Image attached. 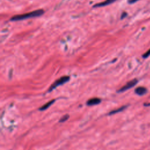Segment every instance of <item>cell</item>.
<instances>
[{
    "label": "cell",
    "instance_id": "5",
    "mask_svg": "<svg viewBox=\"0 0 150 150\" xmlns=\"http://www.w3.org/2000/svg\"><path fill=\"white\" fill-rule=\"evenodd\" d=\"M101 100L100 98H92L90 100H88L87 101V105H89V106H91V105H95L97 104H98L101 103Z\"/></svg>",
    "mask_w": 150,
    "mask_h": 150
},
{
    "label": "cell",
    "instance_id": "9",
    "mask_svg": "<svg viewBox=\"0 0 150 150\" xmlns=\"http://www.w3.org/2000/svg\"><path fill=\"white\" fill-rule=\"evenodd\" d=\"M69 118V115H64V116H63L62 117H61V118L59 120L60 122H63L66 121H67Z\"/></svg>",
    "mask_w": 150,
    "mask_h": 150
},
{
    "label": "cell",
    "instance_id": "8",
    "mask_svg": "<svg viewBox=\"0 0 150 150\" xmlns=\"http://www.w3.org/2000/svg\"><path fill=\"white\" fill-rule=\"evenodd\" d=\"M126 106H123V107H121L120 108H119L118 109H117V110H113V111H111V112H109L108 115H112V114H116L120 111H122L124 108H125Z\"/></svg>",
    "mask_w": 150,
    "mask_h": 150
},
{
    "label": "cell",
    "instance_id": "7",
    "mask_svg": "<svg viewBox=\"0 0 150 150\" xmlns=\"http://www.w3.org/2000/svg\"><path fill=\"white\" fill-rule=\"evenodd\" d=\"M54 101H55V100L53 99V100H50V101L46 103L45 104H44L43 105H42V107H40L39 108V110H40V111H43V110H46V109L48 108L52 104H53Z\"/></svg>",
    "mask_w": 150,
    "mask_h": 150
},
{
    "label": "cell",
    "instance_id": "2",
    "mask_svg": "<svg viewBox=\"0 0 150 150\" xmlns=\"http://www.w3.org/2000/svg\"><path fill=\"white\" fill-rule=\"evenodd\" d=\"M70 80V77L68 76H62L61 77H60L59 79H58L57 80H56L49 88L48 90V92H50L52 90H53L54 89H55L56 87H57L59 86L63 85V84L67 83V81H69Z\"/></svg>",
    "mask_w": 150,
    "mask_h": 150
},
{
    "label": "cell",
    "instance_id": "11",
    "mask_svg": "<svg viewBox=\"0 0 150 150\" xmlns=\"http://www.w3.org/2000/svg\"><path fill=\"white\" fill-rule=\"evenodd\" d=\"M127 16V13L125 12H123L121 15V19H122L124 18H125L126 16Z\"/></svg>",
    "mask_w": 150,
    "mask_h": 150
},
{
    "label": "cell",
    "instance_id": "4",
    "mask_svg": "<svg viewBox=\"0 0 150 150\" xmlns=\"http://www.w3.org/2000/svg\"><path fill=\"white\" fill-rule=\"evenodd\" d=\"M117 0H105L103 2H101L100 3L94 5L93 8H98V7L105 6H107V5H110L112 3H114Z\"/></svg>",
    "mask_w": 150,
    "mask_h": 150
},
{
    "label": "cell",
    "instance_id": "12",
    "mask_svg": "<svg viewBox=\"0 0 150 150\" xmlns=\"http://www.w3.org/2000/svg\"><path fill=\"white\" fill-rule=\"evenodd\" d=\"M138 1H139V0H128V3L129 4H132L135 3Z\"/></svg>",
    "mask_w": 150,
    "mask_h": 150
},
{
    "label": "cell",
    "instance_id": "10",
    "mask_svg": "<svg viewBox=\"0 0 150 150\" xmlns=\"http://www.w3.org/2000/svg\"><path fill=\"white\" fill-rule=\"evenodd\" d=\"M150 56V49L149 50H148L145 53L143 54L142 55V57L145 59V58H147L148 57H149Z\"/></svg>",
    "mask_w": 150,
    "mask_h": 150
},
{
    "label": "cell",
    "instance_id": "3",
    "mask_svg": "<svg viewBox=\"0 0 150 150\" xmlns=\"http://www.w3.org/2000/svg\"><path fill=\"white\" fill-rule=\"evenodd\" d=\"M138 83V80L136 79H132L130 81H129L128 82H127L124 86H123L121 88H120L117 92L118 93H122V92H124L132 87H133L134 86H135Z\"/></svg>",
    "mask_w": 150,
    "mask_h": 150
},
{
    "label": "cell",
    "instance_id": "6",
    "mask_svg": "<svg viewBox=\"0 0 150 150\" xmlns=\"http://www.w3.org/2000/svg\"><path fill=\"white\" fill-rule=\"evenodd\" d=\"M146 92H147V89L145 87L142 86L138 87L135 90V93L139 96L144 95L146 93Z\"/></svg>",
    "mask_w": 150,
    "mask_h": 150
},
{
    "label": "cell",
    "instance_id": "1",
    "mask_svg": "<svg viewBox=\"0 0 150 150\" xmlns=\"http://www.w3.org/2000/svg\"><path fill=\"white\" fill-rule=\"evenodd\" d=\"M44 13H45V11L43 9H36L29 13L14 15L10 19V20L11 21H22V20L32 18L39 17L42 15Z\"/></svg>",
    "mask_w": 150,
    "mask_h": 150
}]
</instances>
